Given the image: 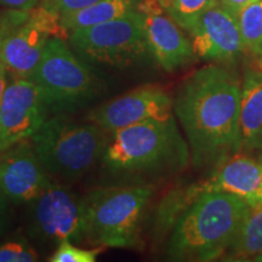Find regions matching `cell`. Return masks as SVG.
I'll use <instances>...</instances> for the list:
<instances>
[{
  "label": "cell",
  "mask_w": 262,
  "mask_h": 262,
  "mask_svg": "<svg viewBox=\"0 0 262 262\" xmlns=\"http://www.w3.org/2000/svg\"><path fill=\"white\" fill-rule=\"evenodd\" d=\"M242 83L219 66H205L182 81L173 112L187 137L196 168L220 164L238 153Z\"/></svg>",
  "instance_id": "1"
},
{
  "label": "cell",
  "mask_w": 262,
  "mask_h": 262,
  "mask_svg": "<svg viewBox=\"0 0 262 262\" xmlns=\"http://www.w3.org/2000/svg\"><path fill=\"white\" fill-rule=\"evenodd\" d=\"M251 206L226 192H202L173 225L168 255L175 261H212L227 253Z\"/></svg>",
  "instance_id": "2"
},
{
  "label": "cell",
  "mask_w": 262,
  "mask_h": 262,
  "mask_svg": "<svg viewBox=\"0 0 262 262\" xmlns=\"http://www.w3.org/2000/svg\"><path fill=\"white\" fill-rule=\"evenodd\" d=\"M191 160L173 114L118 130L110 137L102 164L113 175L137 176L181 171Z\"/></svg>",
  "instance_id": "3"
},
{
  "label": "cell",
  "mask_w": 262,
  "mask_h": 262,
  "mask_svg": "<svg viewBox=\"0 0 262 262\" xmlns=\"http://www.w3.org/2000/svg\"><path fill=\"white\" fill-rule=\"evenodd\" d=\"M108 134L94 123H75L60 116L45 120L31 140L49 176L73 181L102 160Z\"/></svg>",
  "instance_id": "4"
},
{
  "label": "cell",
  "mask_w": 262,
  "mask_h": 262,
  "mask_svg": "<svg viewBox=\"0 0 262 262\" xmlns=\"http://www.w3.org/2000/svg\"><path fill=\"white\" fill-rule=\"evenodd\" d=\"M149 185L96 188L83 196L84 239L90 244L134 248L152 196Z\"/></svg>",
  "instance_id": "5"
},
{
  "label": "cell",
  "mask_w": 262,
  "mask_h": 262,
  "mask_svg": "<svg viewBox=\"0 0 262 262\" xmlns=\"http://www.w3.org/2000/svg\"><path fill=\"white\" fill-rule=\"evenodd\" d=\"M31 79L38 85L47 107L57 111L83 106L98 91L91 68L58 37L49 39Z\"/></svg>",
  "instance_id": "6"
},
{
  "label": "cell",
  "mask_w": 262,
  "mask_h": 262,
  "mask_svg": "<svg viewBox=\"0 0 262 262\" xmlns=\"http://www.w3.org/2000/svg\"><path fill=\"white\" fill-rule=\"evenodd\" d=\"M67 39L81 60L110 67H129L149 52L139 10L104 24L73 29Z\"/></svg>",
  "instance_id": "7"
},
{
  "label": "cell",
  "mask_w": 262,
  "mask_h": 262,
  "mask_svg": "<svg viewBox=\"0 0 262 262\" xmlns=\"http://www.w3.org/2000/svg\"><path fill=\"white\" fill-rule=\"evenodd\" d=\"M68 38L61 16L45 5L31 10L28 18L3 41V62L14 78H29L40 62L49 39Z\"/></svg>",
  "instance_id": "8"
},
{
  "label": "cell",
  "mask_w": 262,
  "mask_h": 262,
  "mask_svg": "<svg viewBox=\"0 0 262 262\" xmlns=\"http://www.w3.org/2000/svg\"><path fill=\"white\" fill-rule=\"evenodd\" d=\"M83 196L60 183L49 187L31 202V227L34 238L44 242H80L84 238Z\"/></svg>",
  "instance_id": "9"
},
{
  "label": "cell",
  "mask_w": 262,
  "mask_h": 262,
  "mask_svg": "<svg viewBox=\"0 0 262 262\" xmlns=\"http://www.w3.org/2000/svg\"><path fill=\"white\" fill-rule=\"evenodd\" d=\"M47 111L38 85L29 78H14L0 102V153L31 139L47 120Z\"/></svg>",
  "instance_id": "10"
},
{
  "label": "cell",
  "mask_w": 262,
  "mask_h": 262,
  "mask_svg": "<svg viewBox=\"0 0 262 262\" xmlns=\"http://www.w3.org/2000/svg\"><path fill=\"white\" fill-rule=\"evenodd\" d=\"M173 100L157 85H143L101 104L89 114V120L113 134L131 125L172 116Z\"/></svg>",
  "instance_id": "11"
},
{
  "label": "cell",
  "mask_w": 262,
  "mask_h": 262,
  "mask_svg": "<svg viewBox=\"0 0 262 262\" xmlns=\"http://www.w3.org/2000/svg\"><path fill=\"white\" fill-rule=\"evenodd\" d=\"M139 11L143 15L149 52L164 71L175 72L194 60L192 41L166 14L159 0H141Z\"/></svg>",
  "instance_id": "12"
},
{
  "label": "cell",
  "mask_w": 262,
  "mask_h": 262,
  "mask_svg": "<svg viewBox=\"0 0 262 262\" xmlns=\"http://www.w3.org/2000/svg\"><path fill=\"white\" fill-rule=\"evenodd\" d=\"M51 182L32 143L21 141L0 153V191L9 202L31 203Z\"/></svg>",
  "instance_id": "13"
},
{
  "label": "cell",
  "mask_w": 262,
  "mask_h": 262,
  "mask_svg": "<svg viewBox=\"0 0 262 262\" xmlns=\"http://www.w3.org/2000/svg\"><path fill=\"white\" fill-rule=\"evenodd\" d=\"M195 55L203 60L231 62L245 51L238 17L217 3L188 32Z\"/></svg>",
  "instance_id": "14"
},
{
  "label": "cell",
  "mask_w": 262,
  "mask_h": 262,
  "mask_svg": "<svg viewBox=\"0 0 262 262\" xmlns=\"http://www.w3.org/2000/svg\"><path fill=\"white\" fill-rule=\"evenodd\" d=\"M201 192H226L242 198L250 206L262 205V165L243 153L224 160L208 181L199 186Z\"/></svg>",
  "instance_id": "15"
},
{
  "label": "cell",
  "mask_w": 262,
  "mask_h": 262,
  "mask_svg": "<svg viewBox=\"0 0 262 262\" xmlns=\"http://www.w3.org/2000/svg\"><path fill=\"white\" fill-rule=\"evenodd\" d=\"M262 149V74L249 73L242 85L238 153Z\"/></svg>",
  "instance_id": "16"
},
{
  "label": "cell",
  "mask_w": 262,
  "mask_h": 262,
  "mask_svg": "<svg viewBox=\"0 0 262 262\" xmlns=\"http://www.w3.org/2000/svg\"><path fill=\"white\" fill-rule=\"evenodd\" d=\"M141 0H98L86 8L61 16V25L70 33L77 28L104 24L139 10Z\"/></svg>",
  "instance_id": "17"
},
{
  "label": "cell",
  "mask_w": 262,
  "mask_h": 262,
  "mask_svg": "<svg viewBox=\"0 0 262 262\" xmlns=\"http://www.w3.org/2000/svg\"><path fill=\"white\" fill-rule=\"evenodd\" d=\"M225 255L228 260H262V205L251 206Z\"/></svg>",
  "instance_id": "18"
},
{
  "label": "cell",
  "mask_w": 262,
  "mask_h": 262,
  "mask_svg": "<svg viewBox=\"0 0 262 262\" xmlns=\"http://www.w3.org/2000/svg\"><path fill=\"white\" fill-rule=\"evenodd\" d=\"M239 28L245 50L262 58V0L251 3L238 15Z\"/></svg>",
  "instance_id": "19"
},
{
  "label": "cell",
  "mask_w": 262,
  "mask_h": 262,
  "mask_svg": "<svg viewBox=\"0 0 262 262\" xmlns=\"http://www.w3.org/2000/svg\"><path fill=\"white\" fill-rule=\"evenodd\" d=\"M219 0H160L165 12L180 27L189 32L201 16Z\"/></svg>",
  "instance_id": "20"
},
{
  "label": "cell",
  "mask_w": 262,
  "mask_h": 262,
  "mask_svg": "<svg viewBox=\"0 0 262 262\" xmlns=\"http://www.w3.org/2000/svg\"><path fill=\"white\" fill-rule=\"evenodd\" d=\"M102 249H84L75 247L71 241H62L58 248L51 255L49 261L51 262H95Z\"/></svg>",
  "instance_id": "21"
},
{
  "label": "cell",
  "mask_w": 262,
  "mask_h": 262,
  "mask_svg": "<svg viewBox=\"0 0 262 262\" xmlns=\"http://www.w3.org/2000/svg\"><path fill=\"white\" fill-rule=\"evenodd\" d=\"M37 251L25 241L0 243V262H34L38 261Z\"/></svg>",
  "instance_id": "22"
},
{
  "label": "cell",
  "mask_w": 262,
  "mask_h": 262,
  "mask_svg": "<svg viewBox=\"0 0 262 262\" xmlns=\"http://www.w3.org/2000/svg\"><path fill=\"white\" fill-rule=\"evenodd\" d=\"M96 2L98 0H42L41 4L51 9L60 16H64L86 8Z\"/></svg>",
  "instance_id": "23"
},
{
  "label": "cell",
  "mask_w": 262,
  "mask_h": 262,
  "mask_svg": "<svg viewBox=\"0 0 262 262\" xmlns=\"http://www.w3.org/2000/svg\"><path fill=\"white\" fill-rule=\"evenodd\" d=\"M39 0H0V4L12 10L29 11L38 5Z\"/></svg>",
  "instance_id": "24"
},
{
  "label": "cell",
  "mask_w": 262,
  "mask_h": 262,
  "mask_svg": "<svg viewBox=\"0 0 262 262\" xmlns=\"http://www.w3.org/2000/svg\"><path fill=\"white\" fill-rule=\"evenodd\" d=\"M220 4L228 10L229 12L235 15L238 17V15L241 14L242 10H244L248 5H250L251 3L257 2V0H219Z\"/></svg>",
  "instance_id": "25"
},
{
  "label": "cell",
  "mask_w": 262,
  "mask_h": 262,
  "mask_svg": "<svg viewBox=\"0 0 262 262\" xmlns=\"http://www.w3.org/2000/svg\"><path fill=\"white\" fill-rule=\"evenodd\" d=\"M8 202L9 199L0 191V231L5 229L8 222Z\"/></svg>",
  "instance_id": "26"
},
{
  "label": "cell",
  "mask_w": 262,
  "mask_h": 262,
  "mask_svg": "<svg viewBox=\"0 0 262 262\" xmlns=\"http://www.w3.org/2000/svg\"><path fill=\"white\" fill-rule=\"evenodd\" d=\"M6 73H8V71H6L5 64L0 66V102H2L6 88L9 85L8 79H6Z\"/></svg>",
  "instance_id": "27"
},
{
  "label": "cell",
  "mask_w": 262,
  "mask_h": 262,
  "mask_svg": "<svg viewBox=\"0 0 262 262\" xmlns=\"http://www.w3.org/2000/svg\"><path fill=\"white\" fill-rule=\"evenodd\" d=\"M4 33L0 31V66L4 64V62H3V41H4Z\"/></svg>",
  "instance_id": "28"
},
{
  "label": "cell",
  "mask_w": 262,
  "mask_h": 262,
  "mask_svg": "<svg viewBox=\"0 0 262 262\" xmlns=\"http://www.w3.org/2000/svg\"><path fill=\"white\" fill-rule=\"evenodd\" d=\"M260 163H261V165H262V157H261V159H260Z\"/></svg>",
  "instance_id": "29"
},
{
  "label": "cell",
  "mask_w": 262,
  "mask_h": 262,
  "mask_svg": "<svg viewBox=\"0 0 262 262\" xmlns=\"http://www.w3.org/2000/svg\"><path fill=\"white\" fill-rule=\"evenodd\" d=\"M260 63H261V67H262V58L260 60Z\"/></svg>",
  "instance_id": "30"
},
{
  "label": "cell",
  "mask_w": 262,
  "mask_h": 262,
  "mask_svg": "<svg viewBox=\"0 0 262 262\" xmlns=\"http://www.w3.org/2000/svg\"><path fill=\"white\" fill-rule=\"evenodd\" d=\"M159 2H160V0H159Z\"/></svg>",
  "instance_id": "31"
}]
</instances>
